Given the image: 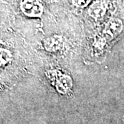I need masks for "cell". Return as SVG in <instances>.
Here are the masks:
<instances>
[{
  "label": "cell",
  "mask_w": 124,
  "mask_h": 124,
  "mask_svg": "<svg viewBox=\"0 0 124 124\" xmlns=\"http://www.w3.org/2000/svg\"><path fill=\"white\" fill-rule=\"evenodd\" d=\"M21 8L24 14L31 17H39L43 11L42 6L37 0H24Z\"/></svg>",
  "instance_id": "1"
},
{
  "label": "cell",
  "mask_w": 124,
  "mask_h": 124,
  "mask_svg": "<svg viewBox=\"0 0 124 124\" xmlns=\"http://www.w3.org/2000/svg\"><path fill=\"white\" fill-rule=\"evenodd\" d=\"M123 29V23L119 19H112L109 21L105 29V34L109 39H114L119 35Z\"/></svg>",
  "instance_id": "2"
},
{
  "label": "cell",
  "mask_w": 124,
  "mask_h": 124,
  "mask_svg": "<svg viewBox=\"0 0 124 124\" xmlns=\"http://www.w3.org/2000/svg\"><path fill=\"white\" fill-rule=\"evenodd\" d=\"M55 85L57 90L62 93H66L72 86V81L70 77L66 75H59L55 79Z\"/></svg>",
  "instance_id": "3"
},
{
  "label": "cell",
  "mask_w": 124,
  "mask_h": 124,
  "mask_svg": "<svg viewBox=\"0 0 124 124\" xmlns=\"http://www.w3.org/2000/svg\"><path fill=\"white\" fill-rule=\"evenodd\" d=\"M105 13V8L101 3H95L90 9V14L94 17H100Z\"/></svg>",
  "instance_id": "4"
},
{
  "label": "cell",
  "mask_w": 124,
  "mask_h": 124,
  "mask_svg": "<svg viewBox=\"0 0 124 124\" xmlns=\"http://www.w3.org/2000/svg\"><path fill=\"white\" fill-rule=\"evenodd\" d=\"M59 45H60V40H59L58 39L52 38V39H50L48 41V42L46 44V48L54 50L57 47L59 48Z\"/></svg>",
  "instance_id": "5"
},
{
  "label": "cell",
  "mask_w": 124,
  "mask_h": 124,
  "mask_svg": "<svg viewBox=\"0 0 124 124\" xmlns=\"http://www.w3.org/2000/svg\"><path fill=\"white\" fill-rule=\"evenodd\" d=\"M89 1H90V0H76L75 1H74V3H75L77 5L82 6V5L88 4Z\"/></svg>",
  "instance_id": "6"
}]
</instances>
